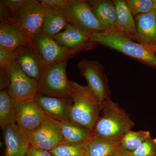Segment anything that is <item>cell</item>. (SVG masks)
<instances>
[{
  "instance_id": "6da1fadb",
  "label": "cell",
  "mask_w": 156,
  "mask_h": 156,
  "mask_svg": "<svg viewBox=\"0 0 156 156\" xmlns=\"http://www.w3.org/2000/svg\"><path fill=\"white\" fill-rule=\"evenodd\" d=\"M69 81V97L73 102L69 120L92 132L100 115L102 102L88 86H84L76 82Z\"/></svg>"
},
{
  "instance_id": "7a4b0ae2",
  "label": "cell",
  "mask_w": 156,
  "mask_h": 156,
  "mask_svg": "<svg viewBox=\"0 0 156 156\" xmlns=\"http://www.w3.org/2000/svg\"><path fill=\"white\" fill-rule=\"evenodd\" d=\"M134 126V123L128 113L109 99L102 102L101 112L92 133L101 138L120 141Z\"/></svg>"
},
{
  "instance_id": "3957f363",
  "label": "cell",
  "mask_w": 156,
  "mask_h": 156,
  "mask_svg": "<svg viewBox=\"0 0 156 156\" xmlns=\"http://www.w3.org/2000/svg\"><path fill=\"white\" fill-rule=\"evenodd\" d=\"M93 41L119 51L144 64L156 68V55L148 45L133 41L130 37L115 30L91 34Z\"/></svg>"
},
{
  "instance_id": "277c9868",
  "label": "cell",
  "mask_w": 156,
  "mask_h": 156,
  "mask_svg": "<svg viewBox=\"0 0 156 156\" xmlns=\"http://www.w3.org/2000/svg\"><path fill=\"white\" fill-rule=\"evenodd\" d=\"M68 60L47 65L38 81V93L44 96L70 98L71 87L66 75Z\"/></svg>"
},
{
  "instance_id": "5b68a950",
  "label": "cell",
  "mask_w": 156,
  "mask_h": 156,
  "mask_svg": "<svg viewBox=\"0 0 156 156\" xmlns=\"http://www.w3.org/2000/svg\"><path fill=\"white\" fill-rule=\"evenodd\" d=\"M48 8L40 1L26 0L14 14V22L23 32L30 44L41 29Z\"/></svg>"
},
{
  "instance_id": "8992f818",
  "label": "cell",
  "mask_w": 156,
  "mask_h": 156,
  "mask_svg": "<svg viewBox=\"0 0 156 156\" xmlns=\"http://www.w3.org/2000/svg\"><path fill=\"white\" fill-rule=\"evenodd\" d=\"M68 25L91 34L106 30L98 20L87 1L72 0L69 5L61 10Z\"/></svg>"
},
{
  "instance_id": "52a82bcc",
  "label": "cell",
  "mask_w": 156,
  "mask_h": 156,
  "mask_svg": "<svg viewBox=\"0 0 156 156\" xmlns=\"http://www.w3.org/2000/svg\"><path fill=\"white\" fill-rule=\"evenodd\" d=\"M10 84L7 89L9 95L17 101L34 99L38 93V81L23 72L18 62H13L5 69Z\"/></svg>"
},
{
  "instance_id": "ba28073f",
  "label": "cell",
  "mask_w": 156,
  "mask_h": 156,
  "mask_svg": "<svg viewBox=\"0 0 156 156\" xmlns=\"http://www.w3.org/2000/svg\"><path fill=\"white\" fill-rule=\"evenodd\" d=\"M77 67L80 75L87 80V86L101 102L111 99L107 76L102 65L84 58L78 63Z\"/></svg>"
},
{
  "instance_id": "9c48e42d",
  "label": "cell",
  "mask_w": 156,
  "mask_h": 156,
  "mask_svg": "<svg viewBox=\"0 0 156 156\" xmlns=\"http://www.w3.org/2000/svg\"><path fill=\"white\" fill-rule=\"evenodd\" d=\"M26 132L30 145L39 148L50 151L63 142L58 121L48 116L37 128Z\"/></svg>"
},
{
  "instance_id": "30bf717a",
  "label": "cell",
  "mask_w": 156,
  "mask_h": 156,
  "mask_svg": "<svg viewBox=\"0 0 156 156\" xmlns=\"http://www.w3.org/2000/svg\"><path fill=\"white\" fill-rule=\"evenodd\" d=\"M58 44L67 50L70 58L79 53L92 50L98 44L93 41L91 34L80 30L68 24L64 30L53 38Z\"/></svg>"
},
{
  "instance_id": "8fae6325",
  "label": "cell",
  "mask_w": 156,
  "mask_h": 156,
  "mask_svg": "<svg viewBox=\"0 0 156 156\" xmlns=\"http://www.w3.org/2000/svg\"><path fill=\"white\" fill-rule=\"evenodd\" d=\"M47 116L34 99L17 101L15 122L26 132L36 129Z\"/></svg>"
},
{
  "instance_id": "7c38bea8",
  "label": "cell",
  "mask_w": 156,
  "mask_h": 156,
  "mask_svg": "<svg viewBox=\"0 0 156 156\" xmlns=\"http://www.w3.org/2000/svg\"><path fill=\"white\" fill-rule=\"evenodd\" d=\"M17 61L24 73L38 81L47 63L41 53L31 44L20 46L15 49Z\"/></svg>"
},
{
  "instance_id": "4fadbf2b",
  "label": "cell",
  "mask_w": 156,
  "mask_h": 156,
  "mask_svg": "<svg viewBox=\"0 0 156 156\" xmlns=\"http://www.w3.org/2000/svg\"><path fill=\"white\" fill-rule=\"evenodd\" d=\"M5 151V156H26L30 144L26 132L16 123L2 128Z\"/></svg>"
},
{
  "instance_id": "5bb4252c",
  "label": "cell",
  "mask_w": 156,
  "mask_h": 156,
  "mask_svg": "<svg viewBox=\"0 0 156 156\" xmlns=\"http://www.w3.org/2000/svg\"><path fill=\"white\" fill-rule=\"evenodd\" d=\"M41 54L47 65L68 60L70 56L67 50L57 44L54 39L42 32L37 34L31 42Z\"/></svg>"
},
{
  "instance_id": "9a60e30c",
  "label": "cell",
  "mask_w": 156,
  "mask_h": 156,
  "mask_svg": "<svg viewBox=\"0 0 156 156\" xmlns=\"http://www.w3.org/2000/svg\"><path fill=\"white\" fill-rule=\"evenodd\" d=\"M45 114L51 119L62 122L69 120L72 100L70 98L50 97L37 93L34 98Z\"/></svg>"
},
{
  "instance_id": "2e32d148",
  "label": "cell",
  "mask_w": 156,
  "mask_h": 156,
  "mask_svg": "<svg viewBox=\"0 0 156 156\" xmlns=\"http://www.w3.org/2000/svg\"><path fill=\"white\" fill-rule=\"evenodd\" d=\"M136 40L149 45L156 44V11L135 16Z\"/></svg>"
},
{
  "instance_id": "e0dca14e",
  "label": "cell",
  "mask_w": 156,
  "mask_h": 156,
  "mask_svg": "<svg viewBox=\"0 0 156 156\" xmlns=\"http://www.w3.org/2000/svg\"><path fill=\"white\" fill-rule=\"evenodd\" d=\"M113 2L116 12L115 30L136 40L135 20L126 1L114 0Z\"/></svg>"
},
{
  "instance_id": "ac0fdd59",
  "label": "cell",
  "mask_w": 156,
  "mask_h": 156,
  "mask_svg": "<svg viewBox=\"0 0 156 156\" xmlns=\"http://www.w3.org/2000/svg\"><path fill=\"white\" fill-rule=\"evenodd\" d=\"M30 44L23 32L14 22L0 23V45L12 50Z\"/></svg>"
},
{
  "instance_id": "d6986e66",
  "label": "cell",
  "mask_w": 156,
  "mask_h": 156,
  "mask_svg": "<svg viewBox=\"0 0 156 156\" xmlns=\"http://www.w3.org/2000/svg\"><path fill=\"white\" fill-rule=\"evenodd\" d=\"M87 2L95 17L105 30H115L116 12L113 2L101 0Z\"/></svg>"
},
{
  "instance_id": "ffe728a7",
  "label": "cell",
  "mask_w": 156,
  "mask_h": 156,
  "mask_svg": "<svg viewBox=\"0 0 156 156\" xmlns=\"http://www.w3.org/2000/svg\"><path fill=\"white\" fill-rule=\"evenodd\" d=\"M58 123L63 137V142L85 144L93 135L92 131L71 120L58 122Z\"/></svg>"
},
{
  "instance_id": "44dd1931",
  "label": "cell",
  "mask_w": 156,
  "mask_h": 156,
  "mask_svg": "<svg viewBox=\"0 0 156 156\" xmlns=\"http://www.w3.org/2000/svg\"><path fill=\"white\" fill-rule=\"evenodd\" d=\"M67 24L61 10L48 8L43 20L41 31L54 38Z\"/></svg>"
},
{
  "instance_id": "7402d4cb",
  "label": "cell",
  "mask_w": 156,
  "mask_h": 156,
  "mask_svg": "<svg viewBox=\"0 0 156 156\" xmlns=\"http://www.w3.org/2000/svg\"><path fill=\"white\" fill-rule=\"evenodd\" d=\"M120 142L93 135L86 144L87 156H113L120 146Z\"/></svg>"
},
{
  "instance_id": "603a6c76",
  "label": "cell",
  "mask_w": 156,
  "mask_h": 156,
  "mask_svg": "<svg viewBox=\"0 0 156 156\" xmlns=\"http://www.w3.org/2000/svg\"><path fill=\"white\" fill-rule=\"evenodd\" d=\"M17 101L9 95L6 89L0 91V126L1 128L15 122Z\"/></svg>"
},
{
  "instance_id": "cb8c5ba5",
  "label": "cell",
  "mask_w": 156,
  "mask_h": 156,
  "mask_svg": "<svg viewBox=\"0 0 156 156\" xmlns=\"http://www.w3.org/2000/svg\"><path fill=\"white\" fill-rule=\"evenodd\" d=\"M151 137L149 131H128L120 140V146L123 149L132 152Z\"/></svg>"
},
{
  "instance_id": "d4e9b609",
  "label": "cell",
  "mask_w": 156,
  "mask_h": 156,
  "mask_svg": "<svg viewBox=\"0 0 156 156\" xmlns=\"http://www.w3.org/2000/svg\"><path fill=\"white\" fill-rule=\"evenodd\" d=\"M50 151L53 156H87L86 144L63 142Z\"/></svg>"
},
{
  "instance_id": "484cf974",
  "label": "cell",
  "mask_w": 156,
  "mask_h": 156,
  "mask_svg": "<svg viewBox=\"0 0 156 156\" xmlns=\"http://www.w3.org/2000/svg\"><path fill=\"white\" fill-rule=\"evenodd\" d=\"M126 2L134 17L154 11V0H128Z\"/></svg>"
},
{
  "instance_id": "4316f807",
  "label": "cell",
  "mask_w": 156,
  "mask_h": 156,
  "mask_svg": "<svg viewBox=\"0 0 156 156\" xmlns=\"http://www.w3.org/2000/svg\"><path fill=\"white\" fill-rule=\"evenodd\" d=\"M130 153L132 156H156V138L150 137Z\"/></svg>"
},
{
  "instance_id": "83f0119b",
  "label": "cell",
  "mask_w": 156,
  "mask_h": 156,
  "mask_svg": "<svg viewBox=\"0 0 156 156\" xmlns=\"http://www.w3.org/2000/svg\"><path fill=\"white\" fill-rule=\"evenodd\" d=\"M17 61V56L15 50L0 45V69H5L13 62Z\"/></svg>"
},
{
  "instance_id": "f1b7e54d",
  "label": "cell",
  "mask_w": 156,
  "mask_h": 156,
  "mask_svg": "<svg viewBox=\"0 0 156 156\" xmlns=\"http://www.w3.org/2000/svg\"><path fill=\"white\" fill-rule=\"evenodd\" d=\"M47 8L62 10L69 5L72 0H40Z\"/></svg>"
},
{
  "instance_id": "f546056e",
  "label": "cell",
  "mask_w": 156,
  "mask_h": 156,
  "mask_svg": "<svg viewBox=\"0 0 156 156\" xmlns=\"http://www.w3.org/2000/svg\"><path fill=\"white\" fill-rule=\"evenodd\" d=\"M14 14L6 5L0 2V20L1 22H14Z\"/></svg>"
},
{
  "instance_id": "4dcf8cb0",
  "label": "cell",
  "mask_w": 156,
  "mask_h": 156,
  "mask_svg": "<svg viewBox=\"0 0 156 156\" xmlns=\"http://www.w3.org/2000/svg\"><path fill=\"white\" fill-rule=\"evenodd\" d=\"M27 155V156H53L50 151L30 145Z\"/></svg>"
},
{
  "instance_id": "1f68e13d",
  "label": "cell",
  "mask_w": 156,
  "mask_h": 156,
  "mask_svg": "<svg viewBox=\"0 0 156 156\" xmlns=\"http://www.w3.org/2000/svg\"><path fill=\"white\" fill-rule=\"evenodd\" d=\"M5 5L11 9L13 13L15 12L25 2L26 0H2Z\"/></svg>"
},
{
  "instance_id": "d6a6232c",
  "label": "cell",
  "mask_w": 156,
  "mask_h": 156,
  "mask_svg": "<svg viewBox=\"0 0 156 156\" xmlns=\"http://www.w3.org/2000/svg\"><path fill=\"white\" fill-rule=\"evenodd\" d=\"M1 76V90H7L10 84V79L9 75L5 69H0Z\"/></svg>"
},
{
  "instance_id": "836d02e7",
  "label": "cell",
  "mask_w": 156,
  "mask_h": 156,
  "mask_svg": "<svg viewBox=\"0 0 156 156\" xmlns=\"http://www.w3.org/2000/svg\"><path fill=\"white\" fill-rule=\"evenodd\" d=\"M113 156H132L129 152L123 149L121 146L119 147Z\"/></svg>"
},
{
  "instance_id": "e575fe53",
  "label": "cell",
  "mask_w": 156,
  "mask_h": 156,
  "mask_svg": "<svg viewBox=\"0 0 156 156\" xmlns=\"http://www.w3.org/2000/svg\"><path fill=\"white\" fill-rule=\"evenodd\" d=\"M148 45L151 48V49L153 50V51L156 55V44L154 45Z\"/></svg>"
},
{
  "instance_id": "d590c367",
  "label": "cell",
  "mask_w": 156,
  "mask_h": 156,
  "mask_svg": "<svg viewBox=\"0 0 156 156\" xmlns=\"http://www.w3.org/2000/svg\"><path fill=\"white\" fill-rule=\"evenodd\" d=\"M154 10L156 11V0H154Z\"/></svg>"
},
{
  "instance_id": "8d00e7d4",
  "label": "cell",
  "mask_w": 156,
  "mask_h": 156,
  "mask_svg": "<svg viewBox=\"0 0 156 156\" xmlns=\"http://www.w3.org/2000/svg\"><path fill=\"white\" fill-rule=\"evenodd\" d=\"M26 156H27V155H26Z\"/></svg>"
}]
</instances>
